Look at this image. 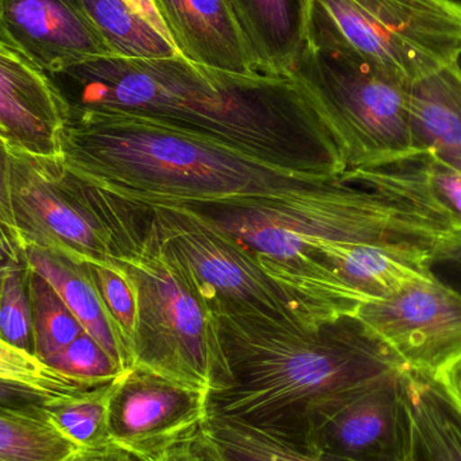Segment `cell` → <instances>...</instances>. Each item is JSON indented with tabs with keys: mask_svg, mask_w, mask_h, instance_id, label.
<instances>
[{
	"mask_svg": "<svg viewBox=\"0 0 461 461\" xmlns=\"http://www.w3.org/2000/svg\"><path fill=\"white\" fill-rule=\"evenodd\" d=\"M69 111H119L210 138L276 167L339 178L346 162L289 76L239 75L183 56H97L51 73Z\"/></svg>",
	"mask_w": 461,
	"mask_h": 461,
	"instance_id": "obj_1",
	"label": "cell"
},
{
	"mask_svg": "<svg viewBox=\"0 0 461 461\" xmlns=\"http://www.w3.org/2000/svg\"><path fill=\"white\" fill-rule=\"evenodd\" d=\"M183 207L238 239L322 321L355 316L363 305L336 274L351 247H411L436 259L449 232L414 205L339 178L233 204Z\"/></svg>",
	"mask_w": 461,
	"mask_h": 461,
	"instance_id": "obj_2",
	"label": "cell"
},
{
	"mask_svg": "<svg viewBox=\"0 0 461 461\" xmlns=\"http://www.w3.org/2000/svg\"><path fill=\"white\" fill-rule=\"evenodd\" d=\"M59 143L68 169L140 204H233L338 180L119 111H69Z\"/></svg>",
	"mask_w": 461,
	"mask_h": 461,
	"instance_id": "obj_3",
	"label": "cell"
},
{
	"mask_svg": "<svg viewBox=\"0 0 461 461\" xmlns=\"http://www.w3.org/2000/svg\"><path fill=\"white\" fill-rule=\"evenodd\" d=\"M232 384L210 394V414L293 444L312 409L339 393L405 367L357 316L319 327L216 317Z\"/></svg>",
	"mask_w": 461,
	"mask_h": 461,
	"instance_id": "obj_4",
	"label": "cell"
},
{
	"mask_svg": "<svg viewBox=\"0 0 461 461\" xmlns=\"http://www.w3.org/2000/svg\"><path fill=\"white\" fill-rule=\"evenodd\" d=\"M83 196L107 233L113 259L137 290L132 367L210 394L230 387L218 319L159 246L140 208L94 184H84Z\"/></svg>",
	"mask_w": 461,
	"mask_h": 461,
	"instance_id": "obj_5",
	"label": "cell"
},
{
	"mask_svg": "<svg viewBox=\"0 0 461 461\" xmlns=\"http://www.w3.org/2000/svg\"><path fill=\"white\" fill-rule=\"evenodd\" d=\"M289 77L319 113L347 170L421 150L411 123L409 86L354 51L306 41Z\"/></svg>",
	"mask_w": 461,
	"mask_h": 461,
	"instance_id": "obj_6",
	"label": "cell"
},
{
	"mask_svg": "<svg viewBox=\"0 0 461 461\" xmlns=\"http://www.w3.org/2000/svg\"><path fill=\"white\" fill-rule=\"evenodd\" d=\"M131 203L215 317L309 328L327 322L271 278L244 244L202 213L183 205Z\"/></svg>",
	"mask_w": 461,
	"mask_h": 461,
	"instance_id": "obj_7",
	"label": "cell"
},
{
	"mask_svg": "<svg viewBox=\"0 0 461 461\" xmlns=\"http://www.w3.org/2000/svg\"><path fill=\"white\" fill-rule=\"evenodd\" d=\"M306 41L348 49L405 86L461 59L459 0H311Z\"/></svg>",
	"mask_w": 461,
	"mask_h": 461,
	"instance_id": "obj_8",
	"label": "cell"
},
{
	"mask_svg": "<svg viewBox=\"0 0 461 461\" xmlns=\"http://www.w3.org/2000/svg\"><path fill=\"white\" fill-rule=\"evenodd\" d=\"M408 368H397L312 409L295 446L340 461H409Z\"/></svg>",
	"mask_w": 461,
	"mask_h": 461,
	"instance_id": "obj_9",
	"label": "cell"
},
{
	"mask_svg": "<svg viewBox=\"0 0 461 461\" xmlns=\"http://www.w3.org/2000/svg\"><path fill=\"white\" fill-rule=\"evenodd\" d=\"M10 184L14 219L24 247L61 252L81 262L113 260L107 233L59 157L11 151Z\"/></svg>",
	"mask_w": 461,
	"mask_h": 461,
	"instance_id": "obj_10",
	"label": "cell"
},
{
	"mask_svg": "<svg viewBox=\"0 0 461 461\" xmlns=\"http://www.w3.org/2000/svg\"><path fill=\"white\" fill-rule=\"evenodd\" d=\"M355 316L409 370L438 378L461 357V292L436 273L393 297L365 303Z\"/></svg>",
	"mask_w": 461,
	"mask_h": 461,
	"instance_id": "obj_11",
	"label": "cell"
},
{
	"mask_svg": "<svg viewBox=\"0 0 461 461\" xmlns=\"http://www.w3.org/2000/svg\"><path fill=\"white\" fill-rule=\"evenodd\" d=\"M210 414V393L142 368L124 371L108 398L111 443L150 461L197 428Z\"/></svg>",
	"mask_w": 461,
	"mask_h": 461,
	"instance_id": "obj_12",
	"label": "cell"
},
{
	"mask_svg": "<svg viewBox=\"0 0 461 461\" xmlns=\"http://www.w3.org/2000/svg\"><path fill=\"white\" fill-rule=\"evenodd\" d=\"M0 43L46 75L113 56L78 0H0Z\"/></svg>",
	"mask_w": 461,
	"mask_h": 461,
	"instance_id": "obj_13",
	"label": "cell"
},
{
	"mask_svg": "<svg viewBox=\"0 0 461 461\" xmlns=\"http://www.w3.org/2000/svg\"><path fill=\"white\" fill-rule=\"evenodd\" d=\"M68 107L40 68L0 43V140L11 151L59 157Z\"/></svg>",
	"mask_w": 461,
	"mask_h": 461,
	"instance_id": "obj_14",
	"label": "cell"
},
{
	"mask_svg": "<svg viewBox=\"0 0 461 461\" xmlns=\"http://www.w3.org/2000/svg\"><path fill=\"white\" fill-rule=\"evenodd\" d=\"M339 180L414 205L447 230L461 229V170L432 149L376 167L346 170Z\"/></svg>",
	"mask_w": 461,
	"mask_h": 461,
	"instance_id": "obj_15",
	"label": "cell"
},
{
	"mask_svg": "<svg viewBox=\"0 0 461 461\" xmlns=\"http://www.w3.org/2000/svg\"><path fill=\"white\" fill-rule=\"evenodd\" d=\"M184 59L213 69L257 75L226 0H154Z\"/></svg>",
	"mask_w": 461,
	"mask_h": 461,
	"instance_id": "obj_16",
	"label": "cell"
},
{
	"mask_svg": "<svg viewBox=\"0 0 461 461\" xmlns=\"http://www.w3.org/2000/svg\"><path fill=\"white\" fill-rule=\"evenodd\" d=\"M259 75L289 76L308 32L311 0H226Z\"/></svg>",
	"mask_w": 461,
	"mask_h": 461,
	"instance_id": "obj_17",
	"label": "cell"
},
{
	"mask_svg": "<svg viewBox=\"0 0 461 461\" xmlns=\"http://www.w3.org/2000/svg\"><path fill=\"white\" fill-rule=\"evenodd\" d=\"M435 273L429 252L387 244L351 247L336 266L339 279L363 305L393 297Z\"/></svg>",
	"mask_w": 461,
	"mask_h": 461,
	"instance_id": "obj_18",
	"label": "cell"
},
{
	"mask_svg": "<svg viewBox=\"0 0 461 461\" xmlns=\"http://www.w3.org/2000/svg\"><path fill=\"white\" fill-rule=\"evenodd\" d=\"M24 255L30 267L50 282L84 330L124 370L131 368L129 355L119 338L118 330L111 321L83 262L61 252L35 246L24 247Z\"/></svg>",
	"mask_w": 461,
	"mask_h": 461,
	"instance_id": "obj_19",
	"label": "cell"
},
{
	"mask_svg": "<svg viewBox=\"0 0 461 461\" xmlns=\"http://www.w3.org/2000/svg\"><path fill=\"white\" fill-rule=\"evenodd\" d=\"M411 123L420 149L461 170V68L449 65L409 86Z\"/></svg>",
	"mask_w": 461,
	"mask_h": 461,
	"instance_id": "obj_20",
	"label": "cell"
},
{
	"mask_svg": "<svg viewBox=\"0 0 461 461\" xmlns=\"http://www.w3.org/2000/svg\"><path fill=\"white\" fill-rule=\"evenodd\" d=\"M409 461H461V408L440 379L408 368Z\"/></svg>",
	"mask_w": 461,
	"mask_h": 461,
	"instance_id": "obj_21",
	"label": "cell"
},
{
	"mask_svg": "<svg viewBox=\"0 0 461 461\" xmlns=\"http://www.w3.org/2000/svg\"><path fill=\"white\" fill-rule=\"evenodd\" d=\"M78 2L113 56L138 59L180 56L175 43L135 13L126 0Z\"/></svg>",
	"mask_w": 461,
	"mask_h": 461,
	"instance_id": "obj_22",
	"label": "cell"
},
{
	"mask_svg": "<svg viewBox=\"0 0 461 461\" xmlns=\"http://www.w3.org/2000/svg\"><path fill=\"white\" fill-rule=\"evenodd\" d=\"M30 267V266H29ZM32 354L45 360L86 332L50 282L30 267Z\"/></svg>",
	"mask_w": 461,
	"mask_h": 461,
	"instance_id": "obj_23",
	"label": "cell"
},
{
	"mask_svg": "<svg viewBox=\"0 0 461 461\" xmlns=\"http://www.w3.org/2000/svg\"><path fill=\"white\" fill-rule=\"evenodd\" d=\"M210 430L229 461H340L320 456L243 422L208 414Z\"/></svg>",
	"mask_w": 461,
	"mask_h": 461,
	"instance_id": "obj_24",
	"label": "cell"
},
{
	"mask_svg": "<svg viewBox=\"0 0 461 461\" xmlns=\"http://www.w3.org/2000/svg\"><path fill=\"white\" fill-rule=\"evenodd\" d=\"M113 382L88 394L62 401L50 411L51 427L80 448H99L111 444L108 398Z\"/></svg>",
	"mask_w": 461,
	"mask_h": 461,
	"instance_id": "obj_25",
	"label": "cell"
},
{
	"mask_svg": "<svg viewBox=\"0 0 461 461\" xmlns=\"http://www.w3.org/2000/svg\"><path fill=\"white\" fill-rule=\"evenodd\" d=\"M83 265L118 330L132 367L138 327V297L134 284L113 259L110 262H83Z\"/></svg>",
	"mask_w": 461,
	"mask_h": 461,
	"instance_id": "obj_26",
	"label": "cell"
},
{
	"mask_svg": "<svg viewBox=\"0 0 461 461\" xmlns=\"http://www.w3.org/2000/svg\"><path fill=\"white\" fill-rule=\"evenodd\" d=\"M78 449L53 427L0 414V459L64 461Z\"/></svg>",
	"mask_w": 461,
	"mask_h": 461,
	"instance_id": "obj_27",
	"label": "cell"
},
{
	"mask_svg": "<svg viewBox=\"0 0 461 461\" xmlns=\"http://www.w3.org/2000/svg\"><path fill=\"white\" fill-rule=\"evenodd\" d=\"M0 379L22 382L67 395L88 394L107 384H86L68 378L59 371L53 370L32 352L13 346L3 339H0Z\"/></svg>",
	"mask_w": 461,
	"mask_h": 461,
	"instance_id": "obj_28",
	"label": "cell"
},
{
	"mask_svg": "<svg viewBox=\"0 0 461 461\" xmlns=\"http://www.w3.org/2000/svg\"><path fill=\"white\" fill-rule=\"evenodd\" d=\"M43 362L68 378L92 384H110L127 371L86 332Z\"/></svg>",
	"mask_w": 461,
	"mask_h": 461,
	"instance_id": "obj_29",
	"label": "cell"
},
{
	"mask_svg": "<svg viewBox=\"0 0 461 461\" xmlns=\"http://www.w3.org/2000/svg\"><path fill=\"white\" fill-rule=\"evenodd\" d=\"M29 274V263L24 260L16 263L5 276L0 298V339L32 354Z\"/></svg>",
	"mask_w": 461,
	"mask_h": 461,
	"instance_id": "obj_30",
	"label": "cell"
},
{
	"mask_svg": "<svg viewBox=\"0 0 461 461\" xmlns=\"http://www.w3.org/2000/svg\"><path fill=\"white\" fill-rule=\"evenodd\" d=\"M84 395V394H83ZM70 397L78 395L59 394L32 384L0 379V414L50 425V411Z\"/></svg>",
	"mask_w": 461,
	"mask_h": 461,
	"instance_id": "obj_31",
	"label": "cell"
},
{
	"mask_svg": "<svg viewBox=\"0 0 461 461\" xmlns=\"http://www.w3.org/2000/svg\"><path fill=\"white\" fill-rule=\"evenodd\" d=\"M11 151L0 140V254L16 262L26 260L24 244L16 229L11 200Z\"/></svg>",
	"mask_w": 461,
	"mask_h": 461,
	"instance_id": "obj_32",
	"label": "cell"
},
{
	"mask_svg": "<svg viewBox=\"0 0 461 461\" xmlns=\"http://www.w3.org/2000/svg\"><path fill=\"white\" fill-rule=\"evenodd\" d=\"M150 461H229L218 441L207 427L202 425L194 432L173 443Z\"/></svg>",
	"mask_w": 461,
	"mask_h": 461,
	"instance_id": "obj_33",
	"label": "cell"
},
{
	"mask_svg": "<svg viewBox=\"0 0 461 461\" xmlns=\"http://www.w3.org/2000/svg\"><path fill=\"white\" fill-rule=\"evenodd\" d=\"M64 461H148L116 444L99 448H80Z\"/></svg>",
	"mask_w": 461,
	"mask_h": 461,
	"instance_id": "obj_34",
	"label": "cell"
},
{
	"mask_svg": "<svg viewBox=\"0 0 461 461\" xmlns=\"http://www.w3.org/2000/svg\"><path fill=\"white\" fill-rule=\"evenodd\" d=\"M438 266H449L461 274V229L451 230L444 236L436 254L435 268Z\"/></svg>",
	"mask_w": 461,
	"mask_h": 461,
	"instance_id": "obj_35",
	"label": "cell"
},
{
	"mask_svg": "<svg viewBox=\"0 0 461 461\" xmlns=\"http://www.w3.org/2000/svg\"><path fill=\"white\" fill-rule=\"evenodd\" d=\"M126 2L129 3L130 7L135 13L140 14L151 26L156 27L162 35L170 40L167 27H165L161 15H159L158 10H157L156 5H154V0H126Z\"/></svg>",
	"mask_w": 461,
	"mask_h": 461,
	"instance_id": "obj_36",
	"label": "cell"
},
{
	"mask_svg": "<svg viewBox=\"0 0 461 461\" xmlns=\"http://www.w3.org/2000/svg\"><path fill=\"white\" fill-rule=\"evenodd\" d=\"M438 378L461 408V357L444 368Z\"/></svg>",
	"mask_w": 461,
	"mask_h": 461,
	"instance_id": "obj_37",
	"label": "cell"
},
{
	"mask_svg": "<svg viewBox=\"0 0 461 461\" xmlns=\"http://www.w3.org/2000/svg\"><path fill=\"white\" fill-rule=\"evenodd\" d=\"M24 262V260H23ZM16 260L10 259L5 255L0 254V298H2L3 285H5V276H7L8 271L16 265Z\"/></svg>",
	"mask_w": 461,
	"mask_h": 461,
	"instance_id": "obj_38",
	"label": "cell"
},
{
	"mask_svg": "<svg viewBox=\"0 0 461 461\" xmlns=\"http://www.w3.org/2000/svg\"><path fill=\"white\" fill-rule=\"evenodd\" d=\"M459 67L461 68V59H459Z\"/></svg>",
	"mask_w": 461,
	"mask_h": 461,
	"instance_id": "obj_39",
	"label": "cell"
},
{
	"mask_svg": "<svg viewBox=\"0 0 461 461\" xmlns=\"http://www.w3.org/2000/svg\"><path fill=\"white\" fill-rule=\"evenodd\" d=\"M0 461H5V460L0 459Z\"/></svg>",
	"mask_w": 461,
	"mask_h": 461,
	"instance_id": "obj_40",
	"label": "cell"
}]
</instances>
